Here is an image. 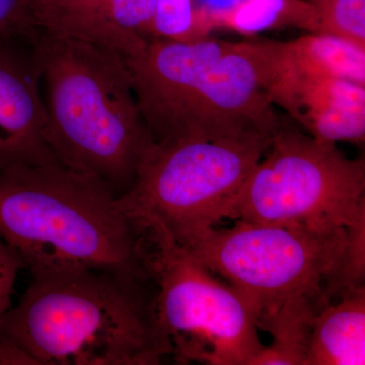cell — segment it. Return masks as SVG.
I'll return each instance as SVG.
<instances>
[{"label":"cell","mask_w":365,"mask_h":365,"mask_svg":"<svg viewBox=\"0 0 365 365\" xmlns=\"http://www.w3.org/2000/svg\"><path fill=\"white\" fill-rule=\"evenodd\" d=\"M45 1V0H29V2H40Z\"/></svg>","instance_id":"obj_21"},{"label":"cell","mask_w":365,"mask_h":365,"mask_svg":"<svg viewBox=\"0 0 365 365\" xmlns=\"http://www.w3.org/2000/svg\"><path fill=\"white\" fill-rule=\"evenodd\" d=\"M273 137L155 143L118 207L140 230L155 228L182 248L228 210Z\"/></svg>","instance_id":"obj_6"},{"label":"cell","mask_w":365,"mask_h":365,"mask_svg":"<svg viewBox=\"0 0 365 365\" xmlns=\"http://www.w3.org/2000/svg\"><path fill=\"white\" fill-rule=\"evenodd\" d=\"M248 0H192L199 26L208 35L217 26H230L235 16Z\"/></svg>","instance_id":"obj_19"},{"label":"cell","mask_w":365,"mask_h":365,"mask_svg":"<svg viewBox=\"0 0 365 365\" xmlns=\"http://www.w3.org/2000/svg\"><path fill=\"white\" fill-rule=\"evenodd\" d=\"M24 268L21 257L0 239V324L11 307V295L19 271Z\"/></svg>","instance_id":"obj_20"},{"label":"cell","mask_w":365,"mask_h":365,"mask_svg":"<svg viewBox=\"0 0 365 365\" xmlns=\"http://www.w3.org/2000/svg\"><path fill=\"white\" fill-rule=\"evenodd\" d=\"M30 6L41 30L127 59L150 42L157 0H45Z\"/></svg>","instance_id":"obj_11"},{"label":"cell","mask_w":365,"mask_h":365,"mask_svg":"<svg viewBox=\"0 0 365 365\" xmlns=\"http://www.w3.org/2000/svg\"><path fill=\"white\" fill-rule=\"evenodd\" d=\"M40 30L29 0H0V39L20 37L33 40Z\"/></svg>","instance_id":"obj_18"},{"label":"cell","mask_w":365,"mask_h":365,"mask_svg":"<svg viewBox=\"0 0 365 365\" xmlns=\"http://www.w3.org/2000/svg\"><path fill=\"white\" fill-rule=\"evenodd\" d=\"M319 309L313 302H299L261 321L259 329L268 331L273 342L253 365H306L312 326Z\"/></svg>","instance_id":"obj_14"},{"label":"cell","mask_w":365,"mask_h":365,"mask_svg":"<svg viewBox=\"0 0 365 365\" xmlns=\"http://www.w3.org/2000/svg\"><path fill=\"white\" fill-rule=\"evenodd\" d=\"M143 234L146 266L155 287V313L175 359L253 365L265 348L253 302L160 230L145 228Z\"/></svg>","instance_id":"obj_8"},{"label":"cell","mask_w":365,"mask_h":365,"mask_svg":"<svg viewBox=\"0 0 365 365\" xmlns=\"http://www.w3.org/2000/svg\"><path fill=\"white\" fill-rule=\"evenodd\" d=\"M32 41L0 39V169L59 162L48 143V114Z\"/></svg>","instance_id":"obj_10"},{"label":"cell","mask_w":365,"mask_h":365,"mask_svg":"<svg viewBox=\"0 0 365 365\" xmlns=\"http://www.w3.org/2000/svg\"><path fill=\"white\" fill-rule=\"evenodd\" d=\"M44 83L48 143L60 163L128 191L155 143L123 57L40 30L32 40Z\"/></svg>","instance_id":"obj_3"},{"label":"cell","mask_w":365,"mask_h":365,"mask_svg":"<svg viewBox=\"0 0 365 365\" xmlns=\"http://www.w3.org/2000/svg\"><path fill=\"white\" fill-rule=\"evenodd\" d=\"M242 185L228 220L313 230L365 227L364 160L284 121Z\"/></svg>","instance_id":"obj_7"},{"label":"cell","mask_w":365,"mask_h":365,"mask_svg":"<svg viewBox=\"0 0 365 365\" xmlns=\"http://www.w3.org/2000/svg\"><path fill=\"white\" fill-rule=\"evenodd\" d=\"M350 234L235 220L212 227L182 248L198 263L246 295L259 324L299 302L321 309L342 292Z\"/></svg>","instance_id":"obj_5"},{"label":"cell","mask_w":365,"mask_h":365,"mask_svg":"<svg viewBox=\"0 0 365 365\" xmlns=\"http://www.w3.org/2000/svg\"><path fill=\"white\" fill-rule=\"evenodd\" d=\"M114 190L60 162L0 169V239L31 274L86 268L153 280L144 235Z\"/></svg>","instance_id":"obj_2"},{"label":"cell","mask_w":365,"mask_h":365,"mask_svg":"<svg viewBox=\"0 0 365 365\" xmlns=\"http://www.w3.org/2000/svg\"><path fill=\"white\" fill-rule=\"evenodd\" d=\"M208 37L199 26L192 0H157L151 40L190 42Z\"/></svg>","instance_id":"obj_17"},{"label":"cell","mask_w":365,"mask_h":365,"mask_svg":"<svg viewBox=\"0 0 365 365\" xmlns=\"http://www.w3.org/2000/svg\"><path fill=\"white\" fill-rule=\"evenodd\" d=\"M124 60L155 143L274 137L284 123L237 43L151 40Z\"/></svg>","instance_id":"obj_4"},{"label":"cell","mask_w":365,"mask_h":365,"mask_svg":"<svg viewBox=\"0 0 365 365\" xmlns=\"http://www.w3.org/2000/svg\"><path fill=\"white\" fill-rule=\"evenodd\" d=\"M284 23L295 24L317 32L313 7L302 0H248L235 16L230 28L254 32Z\"/></svg>","instance_id":"obj_15"},{"label":"cell","mask_w":365,"mask_h":365,"mask_svg":"<svg viewBox=\"0 0 365 365\" xmlns=\"http://www.w3.org/2000/svg\"><path fill=\"white\" fill-rule=\"evenodd\" d=\"M274 106H279L309 135L361 143L365 137V86L309 71L295 63L282 43H237Z\"/></svg>","instance_id":"obj_9"},{"label":"cell","mask_w":365,"mask_h":365,"mask_svg":"<svg viewBox=\"0 0 365 365\" xmlns=\"http://www.w3.org/2000/svg\"><path fill=\"white\" fill-rule=\"evenodd\" d=\"M153 281L86 268L33 275L2 319L0 337L31 364H160L173 348Z\"/></svg>","instance_id":"obj_1"},{"label":"cell","mask_w":365,"mask_h":365,"mask_svg":"<svg viewBox=\"0 0 365 365\" xmlns=\"http://www.w3.org/2000/svg\"><path fill=\"white\" fill-rule=\"evenodd\" d=\"M282 45L288 56L304 68L365 86V49L356 45L319 33Z\"/></svg>","instance_id":"obj_13"},{"label":"cell","mask_w":365,"mask_h":365,"mask_svg":"<svg viewBox=\"0 0 365 365\" xmlns=\"http://www.w3.org/2000/svg\"><path fill=\"white\" fill-rule=\"evenodd\" d=\"M317 32L334 36L365 49V0H307Z\"/></svg>","instance_id":"obj_16"},{"label":"cell","mask_w":365,"mask_h":365,"mask_svg":"<svg viewBox=\"0 0 365 365\" xmlns=\"http://www.w3.org/2000/svg\"><path fill=\"white\" fill-rule=\"evenodd\" d=\"M365 364V287L350 288L313 321L306 365Z\"/></svg>","instance_id":"obj_12"}]
</instances>
